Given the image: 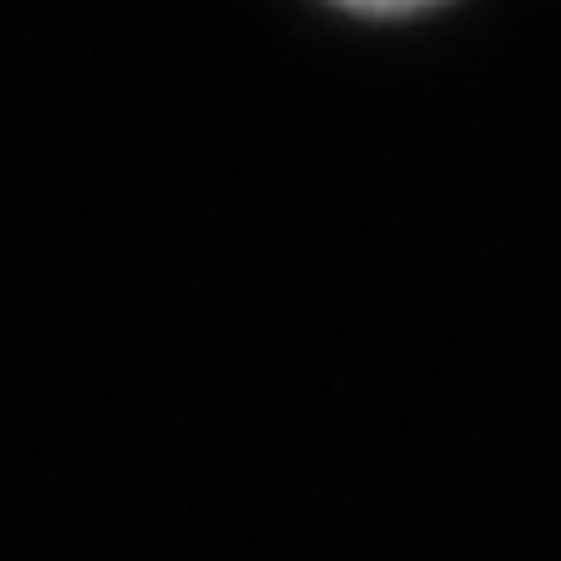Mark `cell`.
<instances>
[{"mask_svg": "<svg viewBox=\"0 0 561 561\" xmlns=\"http://www.w3.org/2000/svg\"><path fill=\"white\" fill-rule=\"evenodd\" d=\"M356 7H412V0H356Z\"/></svg>", "mask_w": 561, "mask_h": 561, "instance_id": "cell-1", "label": "cell"}]
</instances>
